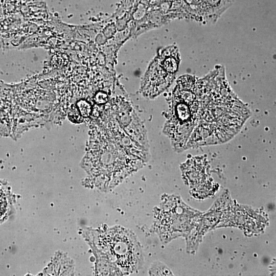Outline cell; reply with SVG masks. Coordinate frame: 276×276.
Masks as SVG:
<instances>
[{
    "label": "cell",
    "mask_w": 276,
    "mask_h": 276,
    "mask_svg": "<svg viewBox=\"0 0 276 276\" xmlns=\"http://www.w3.org/2000/svg\"><path fill=\"white\" fill-rule=\"evenodd\" d=\"M209 90H197L198 117L187 149L230 140L250 116L248 109L229 91L218 94Z\"/></svg>",
    "instance_id": "1"
},
{
    "label": "cell",
    "mask_w": 276,
    "mask_h": 276,
    "mask_svg": "<svg viewBox=\"0 0 276 276\" xmlns=\"http://www.w3.org/2000/svg\"><path fill=\"white\" fill-rule=\"evenodd\" d=\"M179 62L176 48L170 47L162 51L146 73L141 86L143 95L153 98L164 91L172 82Z\"/></svg>",
    "instance_id": "4"
},
{
    "label": "cell",
    "mask_w": 276,
    "mask_h": 276,
    "mask_svg": "<svg viewBox=\"0 0 276 276\" xmlns=\"http://www.w3.org/2000/svg\"><path fill=\"white\" fill-rule=\"evenodd\" d=\"M93 100L97 104L103 105L107 103L108 96L104 91H98L94 96Z\"/></svg>",
    "instance_id": "9"
},
{
    "label": "cell",
    "mask_w": 276,
    "mask_h": 276,
    "mask_svg": "<svg viewBox=\"0 0 276 276\" xmlns=\"http://www.w3.org/2000/svg\"><path fill=\"white\" fill-rule=\"evenodd\" d=\"M68 116L69 119L73 123H80L84 120L75 105L71 107L68 110Z\"/></svg>",
    "instance_id": "8"
},
{
    "label": "cell",
    "mask_w": 276,
    "mask_h": 276,
    "mask_svg": "<svg viewBox=\"0 0 276 276\" xmlns=\"http://www.w3.org/2000/svg\"><path fill=\"white\" fill-rule=\"evenodd\" d=\"M95 232L93 247L97 258V275H129L142 268L144 264L143 251L132 231L115 225Z\"/></svg>",
    "instance_id": "2"
},
{
    "label": "cell",
    "mask_w": 276,
    "mask_h": 276,
    "mask_svg": "<svg viewBox=\"0 0 276 276\" xmlns=\"http://www.w3.org/2000/svg\"><path fill=\"white\" fill-rule=\"evenodd\" d=\"M9 203L6 193L0 187V221L5 217L8 209Z\"/></svg>",
    "instance_id": "7"
},
{
    "label": "cell",
    "mask_w": 276,
    "mask_h": 276,
    "mask_svg": "<svg viewBox=\"0 0 276 276\" xmlns=\"http://www.w3.org/2000/svg\"><path fill=\"white\" fill-rule=\"evenodd\" d=\"M199 110L195 78L189 75L181 76L177 80L173 92L163 128L175 151L187 149L188 143L197 124Z\"/></svg>",
    "instance_id": "3"
},
{
    "label": "cell",
    "mask_w": 276,
    "mask_h": 276,
    "mask_svg": "<svg viewBox=\"0 0 276 276\" xmlns=\"http://www.w3.org/2000/svg\"><path fill=\"white\" fill-rule=\"evenodd\" d=\"M75 106L83 119L90 116L92 112V106L87 100H80L77 102Z\"/></svg>",
    "instance_id": "6"
},
{
    "label": "cell",
    "mask_w": 276,
    "mask_h": 276,
    "mask_svg": "<svg viewBox=\"0 0 276 276\" xmlns=\"http://www.w3.org/2000/svg\"><path fill=\"white\" fill-rule=\"evenodd\" d=\"M148 273L150 275H171L169 269L162 263L155 261L150 266Z\"/></svg>",
    "instance_id": "5"
}]
</instances>
